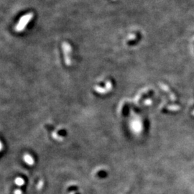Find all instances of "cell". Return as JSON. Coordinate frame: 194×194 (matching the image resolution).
Returning <instances> with one entry per match:
<instances>
[{"label": "cell", "instance_id": "1", "mask_svg": "<svg viewBox=\"0 0 194 194\" xmlns=\"http://www.w3.org/2000/svg\"><path fill=\"white\" fill-rule=\"evenodd\" d=\"M16 183H17L18 185H22L23 183H24V181H23L21 178H18V179L16 180Z\"/></svg>", "mask_w": 194, "mask_h": 194}, {"label": "cell", "instance_id": "3", "mask_svg": "<svg viewBox=\"0 0 194 194\" xmlns=\"http://www.w3.org/2000/svg\"><path fill=\"white\" fill-rule=\"evenodd\" d=\"M192 114H193V116H194V111H193V113H192Z\"/></svg>", "mask_w": 194, "mask_h": 194}, {"label": "cell", "instance_id": "2", "mask_svg": "<svg viewBox=\"0 0 194 194\" xmlns=\"http://www.w3.org/2000/svg\"><path fill=\"white\" fill-rule=\"evenodd\" d=\"M14 194H22V191L20 190H16L14 191Z\"/></svg>", "mask_w": 194, "mask_h": 194}]
</instances>
